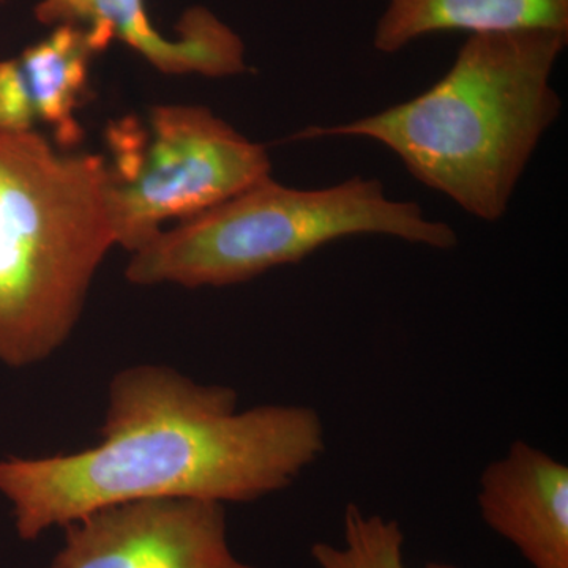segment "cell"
<instances>
[{"label": "cell", "mask_w": 568, "mask_h": 568, "mask_svg": "<svg viewBox=\"0 0 568 568\" xmlns=\"http://www.w3.org/2000/svg\"><path fill=\"white\" fill-rule=\"evenodd\" d=\"M100 435L74 454L0 459V495L21 540L134 500L254 503L290 488L327 448L315 407L241 410L233 387L156 364L112 377Z\"/></svg>", "instance_id": "6da1fadb"}, {"label": "cell", "mask_w": 568, "mask_h": 568, "mask_svg": "<svg viewBox=\"0 0 568 568\" xmlns=\"http://www.w3.org/2000/svg\"><path fill=\"white\" fill-rule=\"evenodd\" d=\"M567 40L544 29L469 33L450 70L422 95L358 121L308 126L295 140L381 142L418 182L497 222L562 110L551 74Z\"/></svg>", "instance_id": "7a4b0ae2"}, {"label": "cell", "mask_w": 568, "mask_h": 568, "mask_svg": "<svg viewBox=\"0 0 568 568\" xmlns=\"http://www.w3.org/2000/svg\"><path fill=\"white\" fill-rule=\"evenodd\" d=\"M115 242L106 160L0 133V362L31 368L77 328Z\"/></svg>", "instance_id": "3957f363"}, {"label": "cell", "mask_w": 568, "mask_h": 568, "mask_svg": "<svg viewBox=\"0 0 568 568\" xmlns=\"http://www.w3.org/2000/svg\"><path fill=\"white\" fill-rule=\"evenodd\" d=\"M362 234L436 250L458 245L450 224L426 219L413 201L390 200L377 179L355 175L328 189L298 190L267 178L156 234L132 253L125 278L138 286H233Z\"/></svg>", "instance_id": "277c9868"}, {"label": "cell", "mask_w": 568, "mask_h": 568, "mask_svg": "<svg viewBox=\"0 0 568 568\" xmlns=\"http://www.w3.org/2000/svg\"><path fill=\"white\" fill-rule=\"evenodd\" d=\"M106 204L115 242L130 253L170 220L193 219L271 178L264 145L204 106L162 104L106 132Z\"/></svg>", "instance_id": "5b68a950"}, {"label": "cell", "mask_w": 568, "mask_h": 568, "mask_svg": "<svg viewBox=\"0 0 568 568\" xmlns=\"http://www.w3.org/2000/svg\"><path fill=\"white\" fill-rule=\"evenodd\" d=\"M62 529V547L48 568H264L234 555L226 506L209 500H134Z\"/></svg>", "instance_id": "8992f818"}, {"label": "cell", "mask_w": 568, "mask_h": 568, "mask_svg": "<svg viewBox=\"0 0 568 568\" xmlns=\"http://www.w3.org/2000/svg\"><path fill=\"white\" fill-rule=\"evenodd\" d=\"M36 18L52 28H88L102 51L122 41L164 74L226 78L248 70L244 41L204 7L183 13L173 39L156 31L144 0H40Z\"/></svg>", "instance_id": "52a82bcc"}, {"label": "cell", "mask_w": 568, "mask_h": 568, "mask_svg": "<svg viewBox=\"0 0 568 568\" xmlns=\"http://www.w3.org/2000/svg\"><path fill=\"white\" fill-rule=\"evenodd\" d=\"M485 525L532 568H568V466L515 440L478 478Z\"/></svg>", "instance_id": "ba28073f"}, {"label": "cell", "mask_w": 568, "mask_h": 568, "mask_svg": "<svg viewBox=\"0 0 568 568\" xmlns=\"http://www.w3.org/2000/svg\"><path fill=\"white\" fill-rule=\"evenodd\" d=\"M534 29L568 33V0H387L373 47L394 54L429 33Z\"/></svg>", "instance_id": "9c48e42d"}, {"label": "cell", "mask_w": 568, "mask_h": 568, "mask_svg": "<svg viewBox=\"0 0 568 568\" xmlns=\"http://www.w3.org/2000/svg\"><path fill=\"white\" fill-rule=\"evenodd\" d=\"M100 52L103 51L88 28L61 24L18 58L37 121L50 126L61 149L78 148L84 140L74 112L88 91L92 59Z\"/></svg>", "instance_id": "30bf717a"}, {"label": "cell", "mask_w": 568, "mask_h": 568, "mask_svg": "<svg viewBox=\"0 0 568 568\" xmlns=\"http://www.w3.org/2000/svg\"><path fill=\"white\" fill-rule=\"evenodd\" d=\"M405 544V530L398 519L366 514L357 504H347L342 541H317L312 547V558L317 568H407ZM424 568L459 567L428 562Z\"/></svg>", "instance_id": "8fae6325"}, {"label": "cell", "mask_w": 568, "mask_h": 568, "mask_svg": "<svg viewBox=\"0 0 568 568\" xmlns=\"http://www.w3.org/2000/svg\"><path fill=\"white\" fill-rule=\"evenodd\" d=\"M36 106L18 59L0 61V133L32 132Z\"/></svg>", "instance_id": "7c38bea8"}, {"label": "cell", "mask_w": 568, "mask_h": 568, "mask_svg": "<svg viewBox=\"0 0 568 568\" xmlns=\"http://www.w3.org/2000/svg\"><path fill=\"white\" fill-rule=\"evenodd\" d=\"M0 2H2V0H0Z\"/></svg>", "instance_id": "4fadbf2b"}]
</instances>
